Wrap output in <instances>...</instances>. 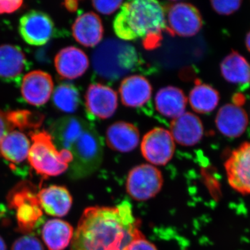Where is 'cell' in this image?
I'll use <instances>...</instances> for the list:
<instances>
[{"label":"cell","mask_w":250,"mask_h":250,"mask_svg":"<svg viewBox=\"0 0 250 250\" xmlns=\"http://www.w3.org/2000/svg\"><path fill=\"white\" fill-rule=\"evenodd\" d=\"M11 208H16L18 228L23 232L31 231L42 215L37 195L30 190L28 184L18 185L10 195Z\"/></svg>","instance_id":"obj_8"},{"label":"cell","mask_w":250,"mask_h":250,"mask_svg":"<svg viewBox=\"0 0 250 250\" xmlns=\"http://www.w3.org/2000/svg\"><path fill=\"white\" fill-rule=\"evenodd\" d=\"M104 29L101 19L93 12L85 13L77 18L72 25V36L87 47L98 45L103 38Z\"/></svg>","instance_id":"obj_19"},{"label":"cell","mask_w":250,"mask_h":250,"mask_svg":"<svg viewBox=\"0 0 250 250\" xmlns=\"http://www.w3.org/2000/svg\"><path fill=\"white\" fill-rule=\"evenodd\" d=\"M225 168L230 187L243 195H250V141L233 149Z\"/></svg>","instance_id":"obj_9"},{"label":"cell","mask_w":250,"mask_h":250,"mask_svg":"<svg viewBox=\"0 0 250 250\" xmlns=\"http://www.w3.org/2000/svg\"><path fill=\"white\" fill-rule=\"evenodd\" d=\"M125 250H157L154 244L148 241L143 235L137 237L128 245Z\"/></svg>","instance_id":"obj_32"},{"label":"cell","mask_w":250,"mask_h":250,"mask_svg":"<svg viewBox=\"0 0 250 250\" xmlns=\"http://www.w3.org/2000/svg\"><path fill=\"white\" fill-rule=\"evenodd\" d=\"M23 0H0V14H11L21 7Z\"/></svg>","instance_id":"obj_33"},{"label":"cell","mask_w":250,"mask_h":250,"mask_svg":"<svg viewBox=\"0 0 250 250\" xmlns=\"http://www.w3.org/2000/svg\"><path fill=\"white\" fill-rule=\"evenodd\" d=\"M11 250H44V248L36 237L26 235L14 242Z\"/></svg>","instance_id":"obj_30"},{"label":"cell","mask_w":250,"mask_h":250,"mask_svg":"<svg viewBox=\"0 0 250 250\" xmlns=\"http://www.w3.org/2000/svg\"><path fill=\"white\" fill-rule=\"evenodd\" d=\"M222 76L229 83L236 85L250 83V63L242 54L232 51L220 63Z\"/></svg>","instance_id":"obj_23"},{"label":"cell","mask_w":250,"mask_h":250,"mask_svg":"<svg viewBox=\"0 0 250 250\" xmlns=\"http://www.w3.org/2000/svg\"><path fill=\"white\" fill-rule=\"evenodd\" d=\"M74 230L64 220L52 219L42 229V238L49 250H64L71 243Z\"/></svg>","instance_id":"obj_22"},{"label":"cell","mask_w":250,"mask_h":250,"mask_svg":"<svg viewBox=\"0 0 250 250\" xmlns=\"http://www.w3.org/2000/svg\"><path fill=\"white\" fill-rule=\"evenodd\" d=\"M243 0H210L215 12L223 16L233 14L240 9Z\"/></svg>","instance_id":"obj_29"},{"label":"cell","mask_w":250,"mask_h":250,"mask_svg":"<svg viewBox=\"0 0 250 250\" xmlns=\"http://www.w3.org/2000/svg\"><path fill=\"white\" fill-rule=\"evenodd\" d=\"M249 119L246 110L236 104H227L218 110L215 118L217 129L224 136L236 139L244 134Z\"/></svg>","instance_id":"obj_14"},{"label":"cell","mask_w":250,"mask_h":250,"mask_svg":"<svg viewBox=\"0 0 250 250\" xmlns=\"http://www.w3.org/2000/svg\"><path fill=\"white\" fill-rule=\"evenodd\" d=\"M42 210L54 217H63L70 211L72 198L66 188L49 186L44 188L37 195Z\"/></svg>","instance_id":"obj_18"},{"label":"cell","mask_w":250,"mask_h":250,"mask_svg":"<svg viewBox=\"0 0 250 250\" xmlns=\"http://www.w3.org/2000/svg\"><path fill=\"white\" fill-rule=\"evenodd\" d=\"M0 250H6V243L1 236H0Z\"/></svg>","instance_id":"obj_36"},{"label":"cell","mask_w":250,"mask_h":250,"mask_svg":"<svg viewBox=\"0 0 250 250\" xmlns=\"http://www.w3.org/2000/svg\"><path fill=\"white\" fill-rule=\"evenodd\" d=\"M121 101L128 107H141L150 100L152 87L149 81L141 75H131L121 82L119 88Z\"/></svg>","instance_id":"obj_17"},{"label":"cell","mask_w":250,"mask_h":250,"mask_svg":"<svg viewBox=\"0 0 250 250\" xmlns=\"http://www.w3.org/2000/svg\"><path fill=\"white\" fill-rule=\"evenodd\" d=\"M30 147L27 136L21 131L14 130L1 141L0 154L9 162L20 164L27 159Z\"/></svg>","instance_id":"obj_24"},{"label":"cell","mask_w":250,"mask_h":250,"mask_svg":"<svg viewBox=\"0 0 250 250\" xmlns=\"http://www.w3.org/2000/svg\"><path fill=\"white\" fill-rule=\"evenodd\" d=\"M66 149L73 155L71 172L75 177L80 178L93 173L103 160V141L96 129L88 123Z\"/></svg>","instance_id":"obj_5"},{"label":"cell","mask_w":250,"mask_h":250,"mask_svg":"<svg viewBox=\"0 0 250 250\" xmlns=\"http://www.w3.org/2000/svg\"><path fill=\"white\" fill-rule=\"evenodd\" d=\"M95 72L108 80L125 77L139 65V56L134 46L125 41L109 39L104 41L93 54Z\"/></svg>","instance_id":"obj_3"},{"label":"cell","mask_w":250,"mask_h":250,"mask_svg":"<svg viewBox=\"0 0 250 250\" xmlns=\"http://www.w3.org/2000/svg\"><path fill=\"white\" fill-rule=\"evenodd\" d=\"M175 144L170 131L154 128L145 135L141 143L143 157L151 164L164 166L172 159Z\"/></svg>","instance_id":"obj_10"},{"label":"cell","mask_w":250,"mask_h":250,"mask_svg":"<svg viewBox=\"0 0 250 250\" xmlns=\"http://www.w3.org/2000/svg\"><path fill=\"white\" fill-rule=\"evenodd\" d=\"M113 28L123 41L141 39L146 49L156 48L166 29L165 9L158 0H128L117 15Z\"/></svg>","instance_id":"obj_2"},{"label":"cell","mask_w":250,"mask_h":250,"mask_svg":"<svg viewBox=\"0 0 250 250\" xmlns=\"http://www.w3.org/2000/svg\"><path fill=\"white\" fill-rule=\"evenodd\" d=\"M85 104L90 116L108 119L116 113L118 108V94L107 85L93 83L89 85L85 93Z\"/></svg>","instance_id":"obj_12"},{"label":"cell","mask_w":250,"mask_h":250,"mask_svg":"<svg viewBox=\"0 0 250 250\" xmlns=\"http://www.w3.org/2000/svg\"><path fill=\"white\" fill-rule=\"evenodd\" d=\"M164 184L161 171L149 164H143L130 171L126 190L137 201H147L160 192Z\"/></svg>","instance_id":"obj_7"},{"label":"cell","mask_w":250,"mask_h":250,"mask_svg":"<svg viewBox=\"0 0 250 250\" xmlns=\"http://www.w3.org/2000/svg\"><path fill=\"white\" fill-rule=\"evenodd\" d=\"M54 82L47 72L34 70L27 74L21 85L22 98L29 104L40 106L47 103L53 92Z\"/></svg>","instance_id":"obj_13"},{"label":"cell","mask_w":250,"mask_h":250,"mask_svg":"<svg viewBox=\"0 0 250 250\" xmlns=\"http://www.w3.org/2000/svg\"><path fill=\"white\" fill-rule=\"evenodd\" d=\"M166 29L171 36L191 37L201 30L203 21L200 11L188 3H178L165 9Z\"/></svg>","instance_id":"obj_6"},{"label":"cell","mask_w":250,"mask_h":250,"mask_svg":"<svg viewBox=\"0 0 250 250\" xmlns=\"http://www.w3.org/2000/svg\"><path fill=\"white\" fill-rule=\"evenodd\" d=\"M106 141L108 147L120 152H129L139 146V130L131 123L116 122L108 128Z\"/></svg>","instance_id":"obj_20"},{"label":"cell","mask_w":250,"mask_h":250,"mask_svg":"<svg viewBox=\"0 0 250 250\" xmlns=\"http://www.w3.org/2000/svg\"><path fill=\"white\" fill-rule=\"evenodd\" d=\"M65 6L69 10L74 11L77 9V2L76 0H67Z\"/></svg>","instance_id":"obj_34"},{"label":"cell","mask_w":250,"mask_h":250,"mask_svg":"<svg viewBox=\"0 0 250 250\" xmlns=\"http://www.w3.org/2000/svg\"><path fill=\"white\" fill-rule=\"evenodd\" d=\"M218 90L211 85L199 82L189 94V103L194 111L205 114L214 111L220 103Z\"/></svg>","instance_id":"obj_26"},{"label":"cell","mask_w":250,"mask_h":250,"mask_svg":"<svg viewBox=\"0 0 250 250\" xmlns=\"http://www.w3.org/2000/svg\"><path fill=\"white\" fill-rule=\"evenodd\" d=\"M139 227L129 202L113 207H88L74 232L71 250H125L143 234Z\"/></svg>","instance_id":"obj_1"},{"label":"cell","mask_w":250,"mask_h":250,"mask_svg":"<svg viewBox=\"0 0 250 250\" xmlns=\"http://www.w3.org/2000/svg\"><path fill=\"white\" fill-rule=\"evenodd\" d=\"M42 116H35L29 111L3 112L0 110V144L1 141L15 128L21 129L38 127L42 121Z\"/></svg>","instance_id":"obj_25"},{"label":"cell","mask_w":250,"mask_h":250,"mask_svg":"<svg viewBox=\"0 0 250 250\" xmlns=\"http://www.w3.org/2000/svg\"><path fill=\"white\" fill-rule=\"evenodd\" d=\"M25 56L14 45L0 46V77L11 80L19 76L24 70Z\"/></svg>","instance_id":"obj_27"},{"label":"cell","mask_w":250,"mask_h":250,"mask_svg":"<svg viewBox=\"0 0 250 250\" xmlns=\"http://www.w3.org/2000/svg\"><path fill=\"white\" fill-rule=\"evenodd\" d=\"M80 93L74 85H59L53 94V102L56 107L65 113H74L80 104Z\"/></svg>","instance_id":"obj_28"},{"label":"cell","mask_w":250,"mask_h":250,"mask_svg":"<svg viewBox=\"0 0 250 250\" xmlns=\"http://www.w3.org/2000/svg\"><path fill=\"white\" fill-rule=\"evenodd\" d=\"M56 70L62 78L75 80L82 77L89 67L84 52L75 47L62 49L54 59Z\"/></svg>","instance_id":"obj_15"},{"label":"cell","mask_w":250,"mask_h":250,"mask_svg":"<svg viewBox=\"0 0 250 250\" xmlns=\"http://www.w3.org/2000/svg\"><path fill=\"white\" fill-rule=\"evenodd\" d=\"M32 145L29 149V164L38 174L44 177H56L65 172L73 161L70 150L56 147L52 136L43 131L31 132Z\"/></svg>","instance_id":"obj_4"},{"label":"cell","mask_w":250,"mask_h":250,"mask_svg":"<svg viewBox=\"0 0 250 250\" xmlns=\"http://www.w3.org/2000/svg\"><path fill=\"white\" fill-rule=\"evenodd\" d=\"M155 106L163 116L175 119L185 113L187 98L180 88L167 86L156 93Z\"/></svg>","instance_id":"obj_21"},{"label":"cell","mask_w":250,"mask_h":250,"mask_svg":"<svg viewBox=\"0 0 250 250\" xmlns=\"http://www.w3.org/2000/svg\"><path fill=\"white\" fill-rule=\"evenodd\" d=\"M19 32L29 45H43L53 36L54 22L45 13L31 11L21 18Z\"/></svg>","instance_id":"obj_11"},{"label":"cell","mask_w":250,"mask_h":250,"mask_svg":"<svg viewBox=\"0 0 250 250\" xmlns=\"http://www.w3.org/2000/svg\"><path fill=\"white\" fill-rule=\"evenodd\" d=\"M246 46L247 49H248V52L250 53V31L247 34L246 37Z\"/></svg>","instance_id":"obj_35"},{"label":"cell","mask_w":250,"mask_h":250,"mask_svg":"<svg viewBox=\"0 0 250 250\" xmlns=\"http://www.w3.org/2000/svg\"><path fill=\"white\" fill-rule=\"evenodd\" d=\"M123 0H92L94 8L100 14L110 15L123 4Z\"/></svg>","instance_id":"obj_31"},{"label":"cell","mask_w":250,"mask_h":250,"mask_svg":"<svg viewBox=\"0 0 250 250\" xmlns=\"http://www.w3.org/2000/svg\"><path fill=\"white\" fill-rule=\"evenodd\" d=\"M170 133L174 141L178 144L190 147L201 141L204 136V126L196 115L185 112L172 121Z\"/></svg>","instance_id":"obj_16"}]
</instances>
